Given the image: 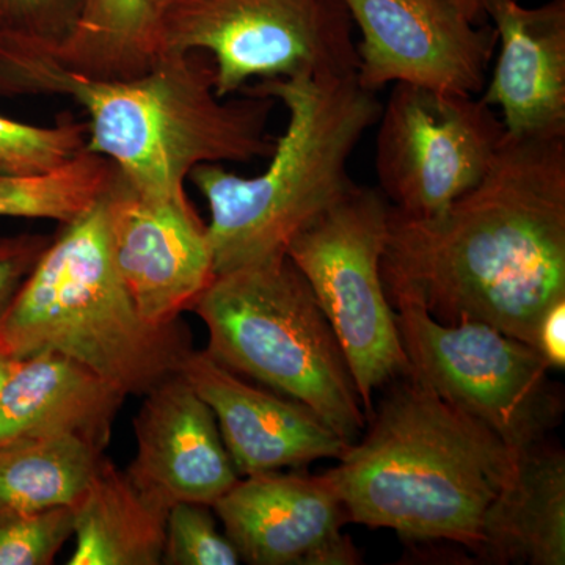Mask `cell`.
<instances>
[{
    "label": "cell",
    "instance_id": "1",
    "mask_svg": "<svg viewBox=\"0 0 565 565\" xmlns=\"http://www.w3.org/2000/svg\"><path fill=\"white\" fill-rule=\"evenodd\" d=\"M388 297L444 323H487L534 345L565 299V137L505 140L473 189L429 217L393 210L382 258Z\"/></svg>",
    "mask_w": 565,
    "mask_h": 565
},
{
    "label": "cell",
    "instance_id": "2",
    "mask_svg": "<svg viewBox=\"0 0 565 565\" xmlns=\"http://www.w3.org/2000/svg\"><path fill=\"white\" fill-rule=\"evenodd\" d=\"M68 96L87 115L85 150L109 159L152 202L188 199L185 181L203 163L269 158L273 99L226 102L204 52L163 51L132 79H93L62 66L46 47L0 33V96Z\"/></svg>",
    "mask_w": 565,
    "mask_h": 565
},
{
    "label": "cell",
    "instance_id": "3",
    "mask_svg": "<svg viewBox=\"0 0 565 565\" xmlns=\"http://www.w3.org/2000/svg\"><path fill=\"white\" fill-rule=\"evenodd\" d=\"M392 384L366 435L327 471L349 522L407 542H451L478 556L516 451L411 375Z\"/></svg>",
    "mask_w": 565,
    "mask_h": 565
},
{
    "label": "cell",
    "instance_id": "4",
    "mask_svg": "<svg viewBox=\"0 0 565 565\" xmlns=\"http://www.w3.org/2000/svg\"><path fill=\"white\" fill-rule=\"evenodd\" d=\"M241 93L282 104L288 125L263 173L203 163L189 174L210 204L215 275L286 255L297 234L355 191L349 159L382 111L355 74L258 81Z\"/></svg>",
    "mask_w": 565,
    "mask_h": 565
},
{
    "label": "cell",
    "instance_id": "5",
    "mask_svg": "<svg viewBox=\"0 0 565 565\" xmlns=\"http://www.w3.org/2000/svg\"><path fill=\"white\" fill-rule=\"evenodd\" d=\"M103 196L61 223L0 316V355L62 353L126 396H145L180 373L192 338L181 319L154 326L137 310L111 259Z\"/></svg>",
    "mask_w": 565,
    "mask_h": 565
},
{
    "label": "cell",
    "instance_id": "6",
    "mask_svg": "<svg viewBox=\"0 0 565 565\" xmlns=\"http://www.w3.org/2000/svg\"><path fill=\"white\" fill-rule=\"evenodd\" d=\"M192 311L215 362L303 404L345 444L362 437L367 418L343 349L288 255L215 275Z\"/></svg>",
    "mask_w": 565,
    "mask_h": 565
},
{
    "label": "cell",
    "instance_id": "7",
    "mask_svg": "<svg viewBox=\"0 0 565 565\" xmlns=\"http://www.w3.org/2000/svg\"><path fill=\"white\" fill-rule=\"evenodd\" d=\"M390 214L379 189L356 185L286 252L340 341L367 419L375 390L411 371L382 277Z\"/></svg>",
    "mask_w": 565,
    "mask_h": 565
},
{
    "label": "cell",
    "instance_id": "8",
    "mask_svg": "<svg viewBox=\"0 0 565 565\" xmlns=\"http://www.w3.org/2000/svg\"><path fill=\"white\" fill-rule=\"evenodd\" d=\"M162 52H204L215 92L252 81L333 77L359 66L343 0H161Z\"/></svg>",
    "mask_w": 565,
    "mask_h": 565
},
{
    "label": "cell",
    "instance_id": "9",
    "mask_svg": "<svg viewBox=\"0 0 565 565\" xmlns=\"http://www.w3.org/2000/svg\"><path fill=\"white\" fill-rule=\"evenodd\" d=\"M408 375L519 451L561 423L563 396L534 345L487 323H444L404 296L390 297Z\"/></svg>",
    "mask_w": 565,
    "mask_h": 565
},
{
    "label": "cell",
    "instance_id": "10",
    "mask_svg": "<svg viewBox=\"0 0 565 565\" xmlns=\"http://www.w3.org/2000/svg\"><path fill=\"white\" fill-rule=\"evenodd\" d=\"M504 140L481 98L394 84L379 117L377 189L405 215L438 214L486 177Z\"/></svg>",
    "mask_w": 565,
    "mask_h": 565
},
{
    "label": "cell",
    "instance_id": "11",
    "mask_svg": "<svg viewBox=\"0 0 565 565\" xmlns=\"http://www.w3.org/2000/svg\"><path fill=\"white\" fill-rule=\"evenodd\" d=\"M362 41L355 76L377 93L411 84L478 96L497 50L489 24L471 21L455 0H343Z\"/></svg>",
    "mask_w": 565,
    "mask_h": 565
},
{
    "label": "cell",
    "instance_id": "12",
    "mask_svg": "<svg viewBox=\"0 0 565 565\" xmlns=\"http://www.w3.org/2000/svg\"><path fill=\"white\" fill-rule=\"evenodd\" d=\"M111 259L140 315L180 321L214 280L207 225L191 200L152 202L115 173L103 196Z\"/></svg>",
    "mask_w": 565,
    "mask_h": 565
},
{
    "label": "cell",
    "instance_id": "13",
    "mask_svg": "<svg viewBox=\"0 0 565 565\" xmlns=\"http://www.w3.org/2000/svg\"><path fill=\"white\" fill-rule=\"evenodd\" d=\"M223 530L252 565H355L343 533V500L327 473L263 471L241 476L212 505Z\"/></svg>",
    "mask_w": 565,
    "mask_h": 565
},
{
    "label": "cell",
    "instance_id": "14",
    "mask_svg": "<svg viewBox=\"0 0 565 565\" xmlns=\"http://www.w3.org/2000/svg\"><path fill=\"white\" fill-rule=\"evenodd\" d=\"M141 397L134 419L137 451L126 475L166 511L178 503L212 508L241 478L214 412L181 373Z\"/></svg>",
    "mask_w": 565,
    "mask_h": 565
},
{
    "label": "cell",
    "instance_id": "15",
    "mask_svg": "<svg viewBox=\"0 0 565 565\" xmlns=\"http://www.w3.org/2000/svg\"><path fill=\"white\" fill-rule=\"evenodd\" d=\"M180 373L217 419L223 444L239 476L300 470L322 459H340L348 444L303 404L267 392L243 375L192 351Z\"/></svg>",
    "mask_w": 565,
    "mask_h": 565
},
{
    "label": "cell",
    "instance_id": "16",
    "mask_svg": "<svg viewBox=\"0 0 565 565\" xmlns=\"http://www.w3.org/2000/svg\"><path fill=\"white\" fill-rule=\"evenodd\" d=\"M487 20L500 54L481 102L501 110L509 137H565V0H492Z\"/></svg>",
    "mask_w": 565,
    "mask_h": 565
},
{
    "label": "cell",
    "instance_id": "17",
    "mask_svg": "<svg viewBox=\"0 0 565 565\" xmlns=\"http://www.w3.org/2000/svg\"><path fill=\"white\" fill-rule=\"evenodd\" d=\"M126 394L90 367L43 351L17 360L0 385V445L76 437L106 451Z\"/></svg>",
    "mask_w": 565,
    "mask_h": 565
},
{
    "label": "cell",
    "instance_id": "18",
    "mask_svg": "<svg viewBox=\"0 0 565 565\" xmlns=\"http://www.w3.org/2000/svg\"><path fill=\"white\" fill-rule=\"evenodd\" d=\"M479 559L493 564H565V456L539 441L519 449L490 505Z\"/></svg>",
    "mask_w": 565,
    "mask_h": 565
},
{
    "label": "cell",
    "instance_id": "19",
    "mask_svg": "<svg viewBox=\"0 0 565 565\" xmlns=\"http://www.w3.org/2000/svg\"><path fill=\"white\" fill-rule=\"evenodd\" d=\"M167 515L103 456L74 508L76 545L68 565L162 564Z\"/></svg>",
    "mask_w": 565,
    "mask_h": 565
},
{
    "label": "cell",
    "instance_id": "20",
    "mask_svg": "<svg viewBox=\"0 0 565 565\" xmlns=\"http://www.w3.org/2000/svg\"><path fill=\"white\" fill-rule=\"evenodd\" d=\"M50 51L93 79L141 76L162 54L161 0H85L74 31Z\"/></svg>",
    "mask_w": 565,
    "mask_h": 565
},
{
    "label": "cell",
    "instance_id": "21",
    "mask_svg": "<svg viewBox=\"0 0 565 565\" xmlns=\"http://www.w3.org/2000/svg\"><path fill=\"white\" fill-rule=\"evenodd\" d=\"M104 451L76 437L0 445V514L76 508Z\"/></svg>",
    "mask_w": 565,
    "mask_h": 565
},
{
    "label": "cell",
    "instance_id": "22",
    "mask_svg": "<svg viewBox=\"0 0 565 565\" xmlns=\"http://www.w3.org/2000/svg\"><path fill=\"white\" fill-rule=\"evenodd\" d=\"M115 173L109 159L87 150L51 172L0 173V218L71 222L102 199Z\"/></svg>",
    "mask_w": 565,
    "mask_h": 565
},
{
    "label": "cell",
    "instance_id": "23",
    "mask_svg": "<svg viewBox=\"0 0 565 565\" xmlns=\"http://www.w3.org/2000/svg\"><path fill=\"white\" fill-rule=\"evenodd\" d=\"M87 122L62 115L55 125L36 126L0 115V173L51 172L85 150Z\"/></svg>",
    "mask_w": 565,
    "mask_h": 565
},
{
    "label": "cell",
    "instance_id": "24",
    "mask_svg": "<svg viewBox=\"0 0 565 565\" xmlns=\"http://www.w3.org/2000/svg\"><path fill=\"white\" fill-rule=\"evenodd\" d=\"M74 534V508L0 514V565H50Z\"/></svg>",
    "mask_w": 565,
    "mask_h": 565
},
{
    "label": "cell",
    "instance_id": "25",
    "mask_svg": "<svg viewBox=\"0 0 565 565\" xmlns=\"http://www.w3.org/2000/svg\"><path fill=\"white\" fill-rule=\"evenodd\" d=\"M211 505L178 503L167 515L166 565H236L241 556L228 535L221 533Z\"/></svg>",
    "mask_w": 565,
    "mask_h": 565
},
{
    "label": "cell",
    "instance_id": "26",
    "mask_svg": "<svg viewBox=\"0 0 565 565\" xmlns=\"http://www.w3.org/2000/svg\"><path fill=\"white\" fill-rule=\"evenodd\" d=\"M85 0H0V33L55 50L76 28Z\"/></svg>",
    "mask_w": 565,
    "mask_h": 565
},
{
    "label": "cell",
    "instance_id": "27",
    "mask_svg": "<svg viewBox=\"0 0 565 565\" xmlns=\"http://www.w3.org/2000/svg\"><path fill=\"white\" fill-rule=\"evenodd\" d=\"M51 241L50 234L41 233L0 236V316L9 308Z\"/></svg>",
    "mask_w": 565,
    "mask_h": 565
},
{
    "label": "cell",
    "instance_id": "28",
    "mask_svg": "<svg viewBox=\"0 0 565 565\" xmlns=\"http://www.w3.org/2000/svg\"><path fill=\"white\" fill-rule=\"evenodd\" d=\"M534 348L544 356L550 370L565 367V299L557 300L542 316L534 334Z\"/></svg>",
    "mask_w": 565,
    "mask_h": 565
},
{
    "label": "cell",
    "instance_id": "29",
    "mask_svg": "<svg viewBox=\"0 0 565 565\" xmlns=\"http://www.w3.org/2000/svg\"><path fill=\"white\" fill-rule=\"evenodd\" d=\"M460 10L478 24H484L487 20V10H489L492 0H455Z\"/></svg>",
    "mask_w": 565,
    "mask_h": 565
},
{
    "label": "cell",
    "instance_id": "30",
    "mask_svg": "<svg viewBox=\"0 0 565 565\" xmlns=\"http://www.w3.org/2000/svg\"><path fill=\"white\" fill-rule=\"evenodd\" d=\"M14 362H17V360L7 359V356L0 355V385L6 381V377L9 375Z\"/></svg>",
    "mask_w": 565,
    "mask_h": 565
}]
</instances>
